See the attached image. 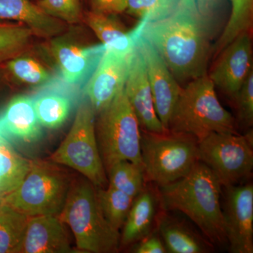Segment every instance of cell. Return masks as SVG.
I'll return each instance as SVG.
<instances>
[{
	"mask_svg": "<svg viewBox=\"0 0 253 253\" xmlns=\"http://www.w3.org/2000/svg\"><path fill=\"white\" fill-rule=\"evenodd\" d=\"M141 24L139 36L157 50L178 83L208 74L211 28L198 14L181 5L159 21Z\"/></svg>",
	"mask_w": 253,
	"mask_h": 253,
	"instance_id": "6da1fadb",
	"label": "cell"
},
{
	"mask_svg": "<svg viewBox=\"0 0 253 253\" xmlns=\"http://www.w3.org/2000/svg\"><path fill=\"white\" fill-rule=\"evenodd\" d=\"M159 189L163 211L184 213L213 246L227 242L220 204L221 186L204 163L198 161L189 174Z\"/></svg>",
	"mask_w": 253,
	"mask_h": 253,
	"instance_id": "7a4b0ae2",
	"label": "cell"
},
{
	"mask_svg": "<svg viewBox=\"0 0 253 253\" xmlns=\"http://www.w3.org/2000/svg\"><path fill=\"white\" fill-rule=\"evenodd\" d=\"M168 131L193 136L198 143L212 132L239 134L236 120L221 106L208 74L182 88Z\"/></svg>",
	"mask_w": 253,
	"mask_h": 253,
	"instance_id": "3957f363",
	"label": "cell"
},
{
	"mask_svg": "<svg viewBox=\"0 0 253 253\" xmlns=\"http://www.w3.org/2000/svg\"><path fill=\"white\" fill-rule=\"evenodd\" d=\"M58 217L67 224L78 249L94 253H115L121 235L106 220L91 183L81 182L70 187L66 202Z\"/></svg>",
	"mask_w": 253,
	"mask_h": 253,
	"instance_id": "277c9868",
	"label": "cell"
},
{
	"mask_svg": "<svg viewBox=\"0 0 253 253\" xmlns=\"http://www.w3.org/2000/svg\"><path fill=\"white\" fill-rule=\"evenodd\" d=\"M98 115L95 131L106 172L113 164L121 161L143 166L140 125L124 89Z\"/></svg>",
	"mask_w": 253,
	"mask_h": 253,
	"instance_id": "5b68a950",
	"label": "cell"
},
{
	"mask_svg": "<svg viewBox=\"0 0 253 253\" xmlns=\"http://www.w3.org/2000/svg\"><path fill=\"white\" fill-rule=\"evenodd\" d=\"M141 154L145 181L161 187L189 174L199 161L198 141L193 136L169 131H144Z\"/></svg>",
	"mask_w": 253,
	"mask_h": 253,
	"instance_id": "8992f818",
	"label": "cell"
},
{
	"mask_svg": "<svg viewBox=\"0 0 253 253\" xmlns=\"http://www.w3.org/2000/svg\"><path fill=\"white\" fill-rule=\"evenodd\" d=\"M70 187L69 179L57 168L33 161L19 185L1 196V201L29 217L58 216Z\"/></svg>",
	"mask_w": 253,
	"mask_h": 253,
	"instance_id": "52a82bcc",
	"label": "cell"
},
{
	"mask_svg": "<svg viewBox=\"0 0 253 253\" xmlns=\"http://www.w3.org/2000/svg\"><path fill=\"white\" fill-rule=\"evenodd\" d=\"M95 116L96 113L86 98L78 106L69 132L51 154V160L76 169L95 187L105 188L108 179L96 141Z\"/></svg>",
	"mask_w": 253,
	"mask_h": 253,
	"instance_id": "ba28073f",
	"label": "cell"
},
{
	"mask_svg": "<svg viewBox=\"0 0 253 253\" xmlns=\"http://www.w3.org/2000/svg\"><path fill=\"white\" fill-rule=\"evenodd\" d=\"M253 133L244 135L212 132L198 143V158L208 166L221 186L238 185L252 174Z\"/></svg>",
	"mask_w": 253,
	"mask_h": 253,
	"instance_id": "9c48e42d",
	"label": "cell"
},
{
	"mask_svg": "<svg viewBox=\"0 0 253 253\" xmlns=\"http://www.w3.org/2000/svg\"><path fill=\"white\" fill-rule=\"evenodd\" d=\"M225 188L222 209L226 239L234 253H253V184Z\"/></svg>",
	"mask_w": 253,
	"mask_h": 253,
	"instance_id": "30bf717a",
	"label": "cell"
},
{
	"mask_svg": "<svg viewBox=\"0 0 253 253\" xmlns=\"http://www.w3.org/2000/svg\"><path fill=\"white\" fill-rule=\"evenodd\" d=\"M214 59L208 77L215 87L233 99L253 71L251 33L236 38Z\"/></svg>",
	"mask_w": 253,
	"mask_h": 253,
	"instance_id": "8fae6325",
	"label": "cell"
},
{
	"mask_svg": "<svg viewBox=\"0 0 253 253\" xmlns=\"http://www.w3.org/2000/svg\"><path fill=\"white\" fill-rule=\"evenodd\" d=\"M136 45L146 63L158 117L168 130L169 119L182 87L169 71L162 56L149 42L139 36L136 38Z\"/></svg>",
	"mask_w": 253,
	"mask_h": 253,
	"instance_id": "7c38bea8",
	"label": "cell"
},
{
	"mask_svg": "<svg viewBox=\"0 0 253 253\" xmlns=\"http://www.w3.org/2000/svg\"><path fill=\"white\" fill-rule=\"evenodd\" d=\"M130 54L106 49L97 67L84 84V95L96 114L106 109L124 89Z\"/></svg>",
	"mask_w": 253,
	"mask_h": 253,
	"instance_id": "4fadbf2b",
	"label": "cell"
},
{
	"mask_svg": "<svg viewBox=\"0 0 253 253\" xmlns=\"http://www.w3.org/2000/svg\"><path fill=\"white\" fill-rule=\"evenodd\" d=\"M50 52L57 65L63 81L70 85L85 83L101 61L106 47L101 44L82 45L62 38L49 44Z\"/></svg>",
	"mask_w": 253,
	"mask_h": 253,
	"instance_id": "5bb4252c",
	"label": "cell"
},
{
	"mask_svg": "<svg viewBox=\"0 0 253 253\" xmlns=\"http://www.w3.org/2000/svg\"><path fill=\"white\" fill-rule=\"evenodd\" d=\"M124 90L144 131L152 133L168 131L163 126L156 113L146 63L136 45L130 54Z\"/></svg>",
	"mask_w": 253,
	"mask_h": 253,
	"instance_id": "9a60e30c",
	"label": "cell"
},
{
	"mask_svg": "<svg viewBox=\"0 0 253 253\" xmlns=\"http://www.w3.org/2000/svg\"><path fill=\"white\" fill-rule=\"evenodd\" d=\"M33 96L18 95L0 112V134L11 142L31 144L42 137Z\"/></svg>",
	"mask_w": 253,
	"mask_h": 253,
	"instance_id": "2e32d148",
	"label": "cell"
},
{
	"mask_svg": "<svg viewBox=\"0 0 253 253\" xmlns=\"http://www.w3.org/2000/svg\"><path fill=\"white\" fill-rule=\"evenodd\" d=\"M71 252L67 233L58 216L29 217L18 253Z\"/></svg>",
	"mask_w": 253,
	"mask_h": 253,
	"instance_id": "e0dca14e",
	"label": "cell"
},
{
	"mask_svg": "<svg viewBox=\"0 0 253 253\" xmlns=\"http://www.w3.org/2000/svg\"><path fill=\"white\" fill-rule=\"evenodd\" d=\"M4 21L24 25L42 38H52L64 30L63 21L46 14L31 0H0V21Z\"/></svg>",
	"mask_w": 253,
	"mask_h": 253,
	"instance_id": "ac0fdd59",
	"label": "cell"
},
{
	"mask_svg": "<svg viewBox=\"0 0 253 253\" xmlns=\"http://www.w3.org/2000/svg\"><path fill=\"white\" fill-rule=\"evenodd\" d=\"M158 230L168 253H208L213 245L186 221L163 212L157 218Z\"/></svg>",
	"mask_w": 253,
	"mask_h": 253,
	"instance_id": "d6986e66",
	"label": "cell"
},
{
	"mask_svg": "<svg viewBox=\"0 0 253 253\" xmlns=\"http://www.w3.org/2000/svg\"><path fill=\"white\" fill-rule=\"evenodd\" d=\"M33 99L38 120L41 126L47 129H59L72 111L71 94L52 81L42 86Z\"/></svg>",
	"mask_w": 253,
	"mask_h": 253,
	"instance_id": "ffe728a7",
	"label": "cell"
},
{
	"mask_svg": "<svg viewBox=\"0 0 253 253\" xmlns=\"http://www.w3.org/2000/svg\"><path fill=\"white\" fill-rule=\"evenodd\" d=\"M158 200V195L146 188L134 198L123 226L120 245L129 246L151 234L156 217Z\"/></svg>",
	"mask_w": 253,
	"mask_h": 253,
	"instance_id": "44dd1931",
	"label": "cell"
},
{
	"mask_svg": "<svg viewBox=\"0 0 253 253\" xmlns=\"http://www.w3.org/2000/svg\"><path fill=\"white\" fill-rule=\"evenodd\" d=\"M113 16L91 11L86 14V24L106 49L121 54H130L136 47L140 28L137 24L134 29L126 31Z\"/></svg>",
	"mask_w": 253,
	"mask_h": 253,
	"instance_id": "7402d4cb",
	"label": "cell"
},
{
	"mask_svg": "<svg viewBox=\"0 0 253 253\" xmlns=\"http://www.w3.org/2000/svg\"><path fill=\"white\" fill-rule=\"evenodd\" d=\"M28 161L15 150L9 139L0 134V194L16 189L30 168Z\"/></svg>",
	"mask_w": 253,
	"mask_h": 253,
	"instance_id": "603a6c76",
	"label": "cell"
},
{
	"mask_svg": "<svg viewBox=\"0 0 253 253\" xmlns=\"http://www.w3.org/2000/svg\"><path fill=\"white\" fill-rule=\"evenodd\" d=\"M230 17L217 42L213 46L214 59L231 42L241 34L252 33L253 0H230Z\"/></svg>",
	"mask_w": 253,
	"mask_h": 253,
	"instance_id": "cb8c5ba5",
	"label": "cell"
},
{
	"mask_svg": "<svg viewBox=\"0 0 253 253\" xmlns=\"http://www.w3.org/2000/svg\"><path fill=\"white\" fill-rule=\"evenodd\" d=\"M29 217L0 201V253H18Z\"/></svg>",
	"mask_w": 253,
	"mask_h": 253,
	"instance_id": "d4e9b609",
	"label": "cell"
},
{
	"mask_svg": "<svg viewBox=\"0 0 253 253\" xmlns=\"http://www.w3.org/2000/svg\"><path fill=\"white\" fill-rule=\"evenodd\" d=\"M106 173L109 177V186L134 199L145 188L144 168L131 161H121L116 163Z\"/></svg>",
	"mask_w": 253,
	"mask_h": 253,
	"instance_id": "484cf974",
	"label": "cell"
},
{
	"mask_svg": "<svg viewBox=\"0 0 253 253\" xmlns=\"http://www.w3.org/2000/svg\"><path fill=\"white\" fill-rule=\"evenodd\" d=\"M96 194L106 220L115 229L119 231L126 220L134 198L111 186L96 188Z\"/></svg>",
	"mask_w": 253,
	"mask_h": 253,
	"instance_id": "4316f807",
	"label": "cell"
},
{
	"mask_svg": "<svg viewBox=\"0 0 253 253\" xmlns=\"http://www.w3.org/2000/svg\"><path fill=\"white\" fill-rule=\"evenodd\" d=\"M5 68L14 79L27 85L41 87L52 81L51 74L41 62L23 54L6 61Z\"/></svg>",
	"mask_w": 253,
	"mask_h": 253,
	"instance_id": "83f0119b",
	"label": "cell"
},
{
	"mask_svg": "<svg viewBox=\"0 0 253 253\" xmlns=\"http://www.w3.org/2000/svg\"><path fill=\"white\" fill-rule=\"evenodd\" d=\"M33 36V31L21 23H0V63L23 54Z\"/></svg>",
	"mask_w": 253,
	"mask_h": 253,
	"instance_id": "f1b7e54d",
	"label": "cell"
},
{
	"mask_svg": "<svg viewBox=\"0 0 253 253\" xmlns=\"http://www.w3.org/2000/svg\"><path fill=\"white\" fill-rule=\"evenodd\" d=\"M181 5L179 0H127L126 11L146 23L168 17Z\"/></svg>",
	"mask_w": 253,
	"mask_h": 253,
	"instance_id": "f546056e",
	"label": "cell"
},
{
	"mask_svg": "<svg viewBox=\"0 0 253 253\" xmlns=\"http://www.w3.org/2000/svg\"><path fill=\"white\" fill-rule=\"evenodd\" d=\"M38 5L46 14L63 22L76 23L81 18V0H39Z\"/></svg>",
	"mask_w": 253,
	"mask_h": 253,
	"instance_id": "4dcf8cb0",
	"label": "cell"
},
{
	"mask_svg": "<svg viewBox=\"0 0 253 253\" xmlns=\"http://www.w3.org/2000/svg\"><path fill=\"white\" fill-rule=\"evenodd\" d=\"M241 122L248 126L253 124V71L232 99Z\"/></svg>",
	"mask_w": 253,
	"mask_h": 253,
	"instance_id": "1f68e13d",
	"label": "cell"
},
{
	"mask_svg": "<svg viewBox=\"0 0 253 253\" xmlns=\"http://www.w3.org/2000/svg\"><path fill=\"white\" fill-rule=\"evenodd\" d=\"M223 0H196V6L199 16L209 25L215 20L221 9Z\"/></svg>",
	"mask_w": 253,
	"mask_h": 253,
	"instance_id": "d6a6232c",
	"label": "cell"
},
{
	"mask_svg": "<svg viewBox=\"0 0 253 253\" xmlns=\"http://www.w3.org/2000/svg\"><path fill=\"white\" fill-rule=\"evenodd\" d=\"M91 11L116 15L126 11L127 0H91Z\"/></svg>",
	"mask_w": 253,
	"mask_h": 253,
	"instance_id": "836d02e7",
	"label": "cell"
},
{
	"mask_svg": "<svg viewBox=\"0 0 253 253\" xmlns=\"http://www.w3.org/2000/svg\"><path fill=\"white\" fill-rule=\"evenodd\" d=\"M136 253H166L167 250L161 239V236L154 233H151L144 238L134 248Z\"/></svg>",
	"mask_w": 253,
	"mask_h": 253,
	"instance_id": "e575fe53",
	"label": "cell"
},
{
	"mask_svg": "<svg viewBox=\"0 0 253 253\" xmlns=\"http://www.w3.org/2000/svg\"><path fill=\"white\" fill-rule=\"evenodd\" d=\"M181 4L186 9L189 10L191 12L199 14L196 6V0H179Z\"/></svg>",
	"mask_w": 253,
	"mask_h": 253,
	"instance_id": "d590c367",
	"label": "cell"
},
{
	"mask_svg": "<svg viewBox=\"0 0 253 253\" xmlns=\"http://www.w3.org/2000/svg\"><path fill=\"white\" fill-rule=\"evenodd\" d=\"M1 71H0V84H1Z\"/></svg>",
	"mask_w": 253,
	"mask_h": 253,
	"instance_id": "8d00e7d4",
	"label": "cell"
},
{
	"mask_svg": "<svg viewBox=\"0 0 253 253\" xmlns=\"http://www.w3.org/2000/svg\"><path fill=\"white\" fill-rule=\"evenodd\" d=\"M1 195L0 194V201H1Z\"/></svg>",
	"mask_w": 253,
	"mask_h": 253,
	"instance_id": "74e56055",
	"label": "cell"
}]
</instances>
